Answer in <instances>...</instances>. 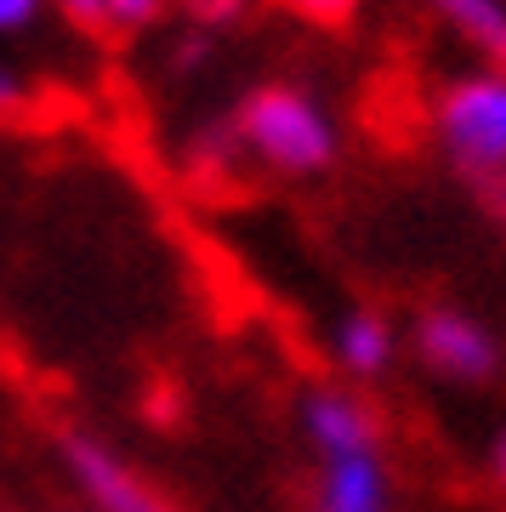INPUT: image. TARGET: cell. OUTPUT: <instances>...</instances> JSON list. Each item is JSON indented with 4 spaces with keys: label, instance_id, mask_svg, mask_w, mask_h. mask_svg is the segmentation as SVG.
Listing matches in <instances>:
<instances>
[{
    "label": "cell",
    "instance_id": "1",
    "mask_svg": "<svg viewBox=\"0 0 506 512\" xmlns=\"http://www.w3.org/2000/svg\"><path fill=\"white\" fill-rule=\"evenodd\" d=\"M234 143L285 177H308L336 160L330 114L296 86H262L245 97V109L234 114Z\"/></svg>",
    "mask_w": 506,
    "mask_h": 512
},
{
    "label": "cell",
    "instance_id": "2",
    "mask_svg": "<svg viewBox=\"0 0 506 512\" xmlns=\"http://www.w3.org/2000/svg\"><path fill=\"white\" fill-rule=\"evenodd\" d=\"M438 131L455 148V160L472 171L506 165V74H478L438 97Z\"/></svg>",
    "mask_w": 506,
    "mask_h": 512
},
{
    "label": "cell",
    "instance_id": "3",
    "mask_svg": "<svg viewBox=\"0 0 506 512\" xmlns=\"http://www.w3.org/2000/svg\"><path fill=\"white\" fill-rule=\"evenodd\" d=\"M63 467H69L74 490L91 501V512H177L120 450H109L91 433H69L63 439Z\"/></svg>",
    "mask_w": 506,
    "mask_h": 512
},
{
    "label": "cell",
    "instance_id": "4",
    "mask_svg": "<svg viewBox=\"0 0 506 512\" xmlns=\"http://www.w3.org/2000/svg\"><path fill=\"white\" fill-rule=\"evenodd\" d=\"M416 348L421 359L433 370H444V376H467V382H478V376H489V365H495V348L484 342V330L467 325L461 313H421L416 325Z\"/></svg>",
    "mask_w": 506,
    "mask_h": 512
},
{
    "label": "cell",
    "instance_id": "5",
    "mask_svg": "<svg viewBox=\"0 0 506 512\" xmlns=\"http://www.w3.org/2000/svg\"><path fill=\"white\" fill-rule=\"evenodd\" d=\"M302 427H308V439L319 444V456L325 461L376 450V416H370L359 399H347V393H308V404H302Z\"/></svg>",
    "mask_w": 506,
    "mask_h": 512
},
{
    "label": "cell",
    "instance_id": "6",
    "mask_svg": "<svg viewBox=\"0 0 506 512\" xmlns=\"http://www.w3.org/2000/svg\"><path fill=\"white\" fill-rule=\"evenodd\" d=\"M313 512H387V478H381L376 450H364V456H330Z\"/></svg>",
    "mask_w": 506,
    "mask_h": 512
},
{
    "label": "cell",
    "instance_id": "7",
    "mask_svg": "<svg viewBox=\"0 0 506 512\" xmlns=\"http://www.w3.org/2000/svg\"><path fill=\"white\" fill-rule=\"evenodd\" d=\"M336 359H342L353 376H381L387 359H393V330L381 313H347L336 325Z\"/></svg>",
    "mask_w": 506,
    "mask_h": 512
},
{
    "label": "cell",
    "instance_id": "8",
    "mask_svg": "<svg viewBox=\"0 0 506 512\" xmlns=\"http://www.w3.org/2000/svg\"><path fill=\"white\" fill-rule=\"evenodd\" d=\"M433 6L472 40V46H484L506 74V6L501 0H433Z\"/></svg>",
    "mask_w": 506,
    "mask_h": 512
},
{
    "label": "cell",
    "instance_id": "9",
    "mask_svg": "<svg viewBox=\"0 0 506 512\" xmlns=\"http://www.w3.org/2000/svg\"><path fill=\"white\" fill-rule=\"evenodd\" d=\"M165 12V0H109V29H148Z\"/></svg>",
    "mask_w": 506,
    "mask_h": 512
},
{
    "label": "cell",
    "instance_id": "10",
    "mask_svg": "<svg viewBox=\"0 0 506 512\" xmlns=\"http://www.w3.org/2000/svg\"><path fill=\"white\" fill-rule=\"evenodd\" d=\"M40 12H46V0H0V40L29 35L40 23Z\"/></svg>",
    "mask_w": 506,
    "mask_h": 512
},
{
    "label": "cell",
    "instance_id": "11",
    "mask_svg": "<svg viewBox=\"0 0 506 512\" xmlns=\"http://www.w3.org/2000/svg\"><path fill=\"white\" fill-rule=\"evenodd\" d=\"M80 29H109V0H46Z\"/></svg>",
    "mask_w": 506,
    "mask_h": 512
},
{
    "label": "cell",
    "instance_id": "12",
    "mask_svg": "<svg viewBox=\"0 0 506 512\" xmlns=\"http://www.w3.org/2000/svg\"><path fill=\"white\" fill-rule=\"evenodd\" d=\"M188 6V18L205 23V29H222V23H234L245 12V0H182Z\"/></svg>",
    "mask_w": 506,
    "mask_h": 512
},
{
    "label": "cell",
    "instance_id": "13",
    "mask_svg": "<svg viewBox=\"0 0 506 512\" xmlns=\"http://www.w3.org/2000/svg\"><path fill=\"white\" fill-rule=\"evenodd\" d=\"M18 109H29V80L12 63H0V120H12Z\"/></svg>",
    "mask_w": 506,
    "mask_h": 512
},
{
    "label": "cell",
    "instance_id": "14",
    "mask_svg": "<svg viewBox=\"0 0 506 512\" xmlns=\"http://www.w3.org/2000/svg\"><path fill=\"white\" fill-rule=\"evenodd\" d=\"M359 0H290V12H302L308 23H347Z\"/></svg>",
    "mask_w": 506,
    "mask_h": 512
},
{
    "label": "cell",
    "instance_id": "15",
    "mask_svg": "<svg viewBox=\"0 0 506 512\" xmlns=\"http://www.w3.org/2000/svg\"><path fill=\"white\" fill-rule=\"evenodd\" d=\"M495 461H501V478H506V444H501V456H495Z\"/></svg>",
    "mask_w": 506,
    "mask_h": 512
}]
</instances>
